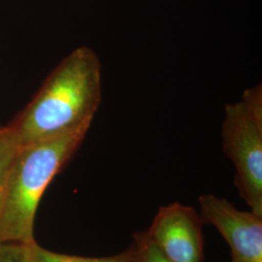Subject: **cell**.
<instances>
[{"label":"cell","mask_w":262,"mask_h":262,"mask_svg":"<svg viewBox=\"0 0 262 262\" xmlns=\"http://www.w3.org/2000/svg\"><path fill=\"white\" fill-rule=\"evenodd\" d=\"M30 262H137L133 245L123 253L106 257H84L58 253L39 246L36 241L28 245Z\"/></svg>","instance_id":"cell-6"},{"label":"cell","mask_w":262,"mask_h":262,"mask_svg":"<svg viewBox=\"0 0 262 262\" xmlns=\"http://www.w3.org/2000/svg\"><path fill=\"white\" fill-rule=\"evenodd\" d=\"M198 202L202 221L215 226L230 247L232 262H262V216L214 194L200 195Z\"/></svg>","instance_id":"cell-4"},{"label":"cell","mask_w":262,"mask_h":262,"mask_svg":"<svg viewBox=\"0 0 262 262\" xmlns=\"http://www.w3.org/2000/svg\"><path fill=\"white\" fill-rule=\"evenodd\" d=\"M223 148L236 169L234 184L255 215L262 216V88L244 92L236 103L225 105Z\"/></svg>","instance_id":"cell-3"},{"label":"cell","mask_w":262,"mask_h":262,"mask_svg":"<svg viewBox=\"0 0 262 262\" xmlns=\"http://www.w3.org/2000/svg\"><path fill=\"white\" fill-rule=\"evenodd\" d=\"M203 223L192 207L174 202L159 209L147 233L169 261L202 262Z\"/></svg>","instance_id":"cell-5"},{"label":"cell","mask_w":262,"mask_h":262,"mask_svg":"<svg viewBox=\"0 0 262 262\" xmlns=\"http://www.w3.org/2000/svg\"><path fill=\"white\" fill-rule=\"evenodd\" d=\"M91 124L20 146L10 166L0 199V243L35 242L34 222L49 185L83 143Z\"/></svg>","instance_id":"cell-2"},{"label":"cell","mask_w":262,"mask_h":262,"mask_svg":"<svg viewBox=\"0 0 262 262\" xmlns=\"http://www.w3.org/2000/svg\"><path fill=\"white\" fill-rule=\"evenodd\" d=\"M28 245L0 243V262H30Z\"/></svg>","instance_id":"cell-9"},{"label":"cell","mask_w":262,"mask_h":262,"mask_svg":"<svg viewBox=\"0 0 262 262\" xmlns=\"http://www.w3.org/2000/svg\"><path fill=\"white\" fill-rule=\"evenodd\" d=\"M19 147L9 126H0V199L11 163Z\"/></svg>","instance_id":"cell-7"},{"label":"cell","mask_w":262,"mask_h":262,"mask_svg":"<svg viewBox=\"0 0 262 262\" xmlns=\"http://www.w3.org/2000/svg\"><path fill=\"white\" fill-rule=\"evenodd\" d=\"M132 245L135 249L137 262H170L151 241L147 231L134 235Z\"/></svg>","instance_id":"cell-8"},{"label":"cell","mask_w":262,"mask_h":262,"mask_svg":"<svg viewBox=\"0 0 262 262\" xmlns=\"http://www.w3.org/2000/svg\"><path fill=\"white\" fill-rule=\"evenodd\" d=\"M102 99V67L96 53L77 48L51 71L27 107L8 124L19 146L92 124Z\"/></svg>","instance_id":"cell-1"}]
</instances>
